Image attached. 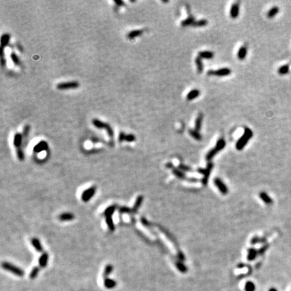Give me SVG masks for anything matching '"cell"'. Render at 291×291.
<instances>
[{"label":"cell","instance_id":"cell-1","mask_svg":"<svg viewBox=\"0 0 291 291\" xmlns=\"http://www.w3.org/2000/svg\"><path fill=\"white\" fill-rule=\"evenodd\" d=\"M92 123H93V125L96 128L106 130V133H107L108 135L109 136V138L110 139L113 138L114 131L111 126H110L109 123H106L104 122V121H102L98 119H93V121H92Z\"/></svg>","mask_w":291,"mask_h":291},{"label":"cell","instance_id":"cell-2","mask_svg":"<svg viewBox=\"0 0 291 291\" xmlns=\"http://www.w3.org/2000/svg\"><path fill=\"white\" fill-rule=\"evenodd\" d=\"M253 136V132L250 130L249 128H245L243 135L242 137L239 139V141L237 142L236 148L239 150H241L244 148V147L247 144V143L249 142L250 138H252Z\"/></svg>","mask_w":291,"mask_h":291},{"label":"cell","instance_id":"cell-3","mask_svg":"<svg viewBox=\"0 0 291 291\" xmlns=\"http://www.w3.org/2000/svg\"><path fill=\"white\" fill-rule=\"evenodd\" d=\"M2 266L5 270L10 272L14 275L19 276V277H23L24 275V271L23 269H21L20 268L12 264H10L9 262H3Z\"/></svg>","mask_w":291,"mask_h":291},{"label":"cell","instance_id":"cell-4","mask_svg":"<svg viewBox=\"0 0 291 291\" xmlns=\"http://www.w3.org/2000/svg\"><path fill=\"white\" fill-rule=\"evenodd\" d=\"M80 86V84L76 81H71V82H61L57 84V88L58 90H70V89H76L78 88Z\"/></svg>","mask_w":291,"mask_h":291},{"label":"cell","instance_id":"cell-5","mask_svg":"<svg viewBox=\"0 0 291 291\" xmlns=\"http://www.w3.org/2000/svg\"><path fill=\"white\" fill-rule=\"evenodd\" d=\"M97 191V187L95 186H92L89 188L86 189L83 191L81 196V199L84 202H88L90 200L91 198H93Z\"/></svg>","mask_w":291,"mask_h":291},{"label":"cell","instance_id":"cell-6","mask_svg":"<svg viewBox=\"0 0 291 291\" xmlns=\"http://www.w3.org/2000/svg\"><path fill=\"white\" fill-rule=\"evenodd\" d=\"M212 167H213V164L211 163V162H210L207 166V168H206V169H203V168L198 169V172L204 175V178H203V180H202V183H203L204 185H207L208 177L210 175V172H211Z\"/></svg>","mask_w":291,"mask_h":291},{"label":"cell","instance_id":"cell-7","mask_svg":"<svg viewBox=\"0 0 291 291\" xmlns=\"http://www.w3.org/2000/svg\"><path fill=\"white\" fill-rule=\"evenodd\" d=\"M208 75L209 76H226L231 73V70L228 68H222L218 70H210L208 72Z\"/></svg>","mask_w":291,"mask_h":291},{"label":"cell","instance_id":"cell-8","mask_svg":"<svg viewBox=\"0 0 291 291\" xmlns=\"http://www.w3.org/2000/svg\"><path fill=\"white\" fill-rule=\"evenodd\" d=\"M48 148H49V146H48V143L45 141H40L38 143L34 146L33 148V151H34L35 153H40L43 152V151H45L48 150Z\"/></svg>","mask_w":291,"mask_h":291},{"label":"cell","instance_id":"cell-9","mask_svg":"<svg viewBox=\"0 0 291 291\" xmlns=\"http://www.w3.org/2000/svg\"><path fill=\"white\" fill-rule=\"evenodd\" d=\"M135 140V136L134 134H126L123 132H120L119 135V142H132Z\"/></svg>","mask_w":291,"mask_h":291},{"label":"cell","instance_id":"cell-10","mask_svg":"<svg viewBox=\"0 0 291 291\" xmlns=\"http://www.w3.org/2000/svg\"><path fill=\"white\" fill-rule=\"evenodd\" d=\"M214 183L216 185V187H218L219 191L221 193L224 195H226L228 193V188L227 187L224 185V183L222 182V181L219 178H216L214 179Z\"/></svg>","mask_w":291,"mask_h":291},{"label":"cell","instance_id":"cell-11","mask_svg":"<svg viewBox=\"0 0 291 291\" xmlns=\"http://www.w3.org/2000/svg\"><path fill=\"white\" fill-rule=\"evenodd\" d=\"M49 254L47 252H43L41 254V256H40L39 259V264L40 268H45L47 267L48 261H49Z\"/></svg>","mask_w":291,"mask_h":291},{"label":"cell","instance_id":"cell-12","mask_svg":"<svg viewBox=\"0 0 291 291\" xmlns=\"http://www.w3.org/2000/svg\"><path fill=\"white\" fill-rule=\"evenodd\" d=\"M23 134H21L20 133H16L15 135H14L13 143H14V146H15V148H16L17 149L21 148L22 143H23Z\"/></svg>","mask_w":291,"mask_h":291},{"label":"cell","instance_id":"cell-13","mask_svg":"<svg viewBox=\"0 0 291 291\" xmlns=\"http://www.w3.org/2000/svg\"><path fill=\"white\" fill-rule=\"evenodd\" d=\"M10 36L8 34H4L2 36L1 38V56L3 57V48L6 46L8 45V44L10 41Z\"/></svg>","mask_w":291,"mask_h":291},{"label":"cell","instance_id":"cell-14","mask_svg":"<svg viewBox=\"0 0 291 291\" xmlns=\"http://www.w3.org/2000/svg\"><path fill=\"white\" fill-rule=\"evenodd\" d=\"M58 218L61 221H71L75 218V216L70 212H64L62 213L59 216Z\"/></svg>","mask_w":291,"mask_h":291},{"label":"cell","instance_id":"cell-15","mask_svg":"<svg viewBox=\"0 0 291 291\" xmlns=\"http://www.w3.org/2000/svg\"><path fill=\"white\" fill-rule=\"evenodd\" d=\"M31 244L34 247V248L36 252H43V247L40 243V241H39V239H36V238H33L31 240Z\"/></svg>","mask_w":291,"mask_h":291},{"label":"cell","instance_id":"cell-16","mask_svg":"<svg viewBox=\"0 0 291 291\" xmlns=\"http://www.w3.org/2000/svg\"><path fill=\"white\" fill-rule=\"evenodd\" d=\"M104 286L107 289H113L116 287L117 282L114 280L107 278L104 279Z\"/></svg>","mask_w":291,"mask_h":291},{"label":"cell","instance_id":"cell-17","mask_svg":"<svg viewBox=\"0 0 291 291\" xmlns=\"http://www.w3.org/2000/svg\"><path fill=\"white\" fill-rule=\"evenodd\" d=\"M239 6L238 3H234V4L232 6L231 11H230V15L231 17L233 19H235L239 16Z\"/></svg>","mask_w":291,"mask_h":291},{"label":"cell","instance_id":"cell-18","mask_svg":"<svg viewBox=\"0 0 291 291\" xmlns=\"http://www.w3.org/2000/svg\"><path fill=\"white\" fill-rule=\"evenodd\" d=\"M117 208V206L116 204L109 206L108 208H106L105 209V210L104 212V215L105 216V217H109V216L112 217L113 214L116 211Z\"/></svg>","mask_w":291,"mask_h":291},{"label":"cell","instance_id":"cell-19","mask_svg":"<svg viewBox=\"0 0 291 291\" xmlns=\"http://www.w3.org/2000/svg\"><path fill=\"white\" fill-rule=\"evenodd\" d=\"M143 201V197L142 196H139L137 198H136V200L135 202L133 208H131L132 212H133L134 213L137 212L138 210V209L139 208V207L141 206Z\"/></svg>","mask_w":291,"mask_h":291},{"label":"cell","instance_id":"cell-20","mask_svg":"<svg viewBox=\"0 0 291 291\" xmlns=\"http://www.w3.org/2000/svg\"><path fill=\"white\" fill-rule=\"evenodd\" d=\"M260 197L262 201L268 205H270L273 203V200H272L271 197L269 196L266 192H261L260 193Z\"/></svg>","mask_w":291,"mask_h":291},{"label":"cell","instance_id":"cell-21","mask_svg":"<svg viewBox=\"0 0 291 291\" xmlns=\"http://www.w3.org/2000/svg\"><path fill=\"white\" fill-rule=\"evenodd\" d=\"M200 94V91L197 89H194L191 90L189 93L187 95V99L188 101L193 100V99L196 98Z\"/></svg>","mask_w":291,"mask_h":291},{"label":"cell","instance_id":"cell-22","mask_svg":"<svg viewBox=\"0 0 291 291\" xmlns=\"http://www.w3.org/2000/svg\"><path fill=\"white\" fill-rule=\"evenodd\" d=\"M113 270V266L111 264H107L105 268L104 272L102 273V277L104 279L109 278V275L111 274V272Z\"/></svg>","mask_w":291,"mask_h":291},{"label":"cell","instance_id":"cell-23","mask_svg":"<svg viewBox=\"0 0 291 291\" xmlns=\"http://www.w3.org/2000/svg\"><path fill=\"white\" fill-rule=\"evenodd\" d=\"M105 221H106V224L107 225V227L111 232H113L115 229V224H114L113 220L111 216H109V217H105Z\"/></svg>","mask_w":291,"mask_h":291},{"label":"cell","instance_id":"cell-24","mask_svg":"<svg viewBox=\"0 0 291 291\" xmlns=\"http://www.w3.org/2000/svg\"><path fill=\"white\" fill-rule=\"evenodd\" d=\"M214 53L209 51H201V52L199 53V57L204 59H212L214 57Z\"/></svg>","mask_w":291,"mask_h":291},{"label":"cell","instance_id":"cell-25","mask_svg":"<svg viewBox=\"0 0 291 291\" xmlns=\"http://www.w3.org/2000/svg\"><path fill=\"white\" fill-rule=\"evenodd\" d=\"M247 47L243 46V47H241L240 49H239V51H238V57L239 60H244L245 57H246V55H247Z\"/></svg>","mask_w":291,"mask_h":291},{"label":"cell","instance_id":"cell-26","mask_svg":"<svg viewBox=\"0 0 291 291\" xmlns=\"http://www.w3.org/2000/svg\"><path fill=\"white\" fill-rule=\"evenodd\" d=\"M202 120H203V115H202V114H200V115L197 116V119L196 120V125H195V130L199 131L201 130Z\"/></svg>","mask_w":291,"mask_h":291},{"label":"cell","instance_id":"cell-27","mask_svg":"<svg viewBox=\"0 0 291 291\" xmlns=\"http://www.w3.org/2000/svg\"><path fill=\"white\" fill-rule=\"evenodd\" d=\"M142 33H143V31L142 30H134L129 32L127 36L129 39H134L135 37H137V36L142 35Z\"/></svg>","mask_w":291,"mask_h":291},{"label":"cell","instance_id":"cell-28","mask_svg":"<svg viewBox=\"0 0 291 291\" xmlns=\"http://www.w3.org/2000/svg\"><path fill=\"white\" fill-rule=\"evenodd\" d=\"M290 71V66L289 65H284L281 67H280L278 69V73L281 75H285L287 74Z\"/></svg>","mask_w":291,"mask_h":291},{"label":"cell","instance_id":"cell-29","mask_svg":"<svg viewBox=\"0 0 291 291\" xmlns=\"http://www.w3.org/2000/svg\"><path fill=\"white\" fill-rule=\"evenodd\" d=\"M279 8L278 6H274L273 7V8H272L270 10L268 11V14H267V16L268 18H274L276 14H277L278 12H279Z\"/></svg>","mask_w":291,"mask_h":291},{"label":"cell","instance_id":"cell-30","mask_svg":"<svg viewBox=\"0 0 291 291\" xmlns=\"http://www.w3.org/2000/svg\"><path fill=\"white\" fill-rule=\"evenodd\" d=\"M195 61H196V64L197 65L198 73H201L202 72H203V69H204V66H203V64H202V58L198 56L196 58V60H195Z\"/></svg>","mask_w":291,"mask_h":291},{"label":"cell","instance_id":"cell-31","mask_svg":"<svg viewBox=\"0 0 291 291\" xmlns=\"http://www.w3.org/2000/svg\"><path fill=\"white\" fill-rule=\"evenodd\" d=\"M257 254H258V252H257L255 249H249L248 251V256H247L248 260L249 261L254 260L257 257Z\"/></svg>","mask_w":291,"mask_h":291},{"label":"cell","instance_id":"cell-32","mask_svg":"<svg viewBox=\"0 0 291 291\" xmlns=\"http://www.w3.org/2000/svg\"><path fill=\"white\" fill-rule=\"evenodd\" d=\"M39 272H40V267L35 266L33 268L31 272L30 275H29V276H30V278L32 280L35 279L38 276Z\"/></svg>","mask_w":291,"mask_h":291},{"label":"cell","instance_id":"cell-33","mask_svg":"<svg viewBox=\"0 0 291 291\" xmlns=\"http://www.w3.org/2000/svg\"><path fill=\"white\" fill-rule=\"evenodd\" d=\"M218 151L215 148L212 149L211 150H210L209 152H208V154H206V160L210 161L212 159V158H214V156L216 154L218 153Z\"/></svg>","mask_w":291,"mask_h":291},{"label":"cell","instance_id":"cell-34","mask_svg":"<svg viewBox=\"0 0 291 291\" xmlns=\"http://www.w3.org/2000/svg\"><path fill=\"white\" fill-rule=\"evenodd\" d=\"M194 22H195L194 18L193 16H189L185 20L182 21L181 24L182 27H187V26H189V25H193Z\"/></svg>","mask_w":291,"mask_h":291},{"label":"cell","instance_id":"cell-35","mask_svg":"<svg viewBox=\"0 0 291 291\" xmlns=\"http://www.w3.org/2000/svg\"><path fill=\"white\" fill-rule=\"evenodd\" d=\"M173 174H174L176 177H177L179 178V179H186L185 174H184V173L182 171L179 170V169H177V168H173Z\"/></svg>","mask_w":291,"mask_h":291},{"label":"cell","instance_id":"cell-36","mask_svg":"<svg viewBox=\"0 0 291 291\" xmlns=\"http://www.w3.org/2000/svg\"><path fill=\"white\" fill-rule=\"evenodd\" d=\"M225 145H226V142L225 141H224V139L221 138L218 142H217L216 145L215 146V148L218 151H220L221 150H222L224 147H225Z\"/></svg>","mask_w":291,"mask_h":291},{"label":"cell","instance_id":"cell-37","mask_svg":"<svg viewBox=\"0 0 291 291\" xmlns=\"http://www.w3.org/2000/svg\"><path fill=\"white\" fill-rule=\"evenodd\" d=\"M189 132L190 135L191 136V137H193L194 139H197V140L198 141H200L202 139V136L197 131L194 130H190Z\"/></svg>","mask_w":291,"mask_h":291},{"label":"cell","instance_id":"cell-38","mask_svg":"<svg viewBox=\"0 0 291 291\" xmlns=\"http://www.w3.org/2000/svg\"><path fill=\"white\" fill-rule=\"evenodd\" d=\"M175 266H176L178 270L181 272H182V273H185V272H187V267L183 263L180 262V261H177V262H176Z\"/></svg>","mask_w":291,"mask_h":291},{"label":"cell","instance_id":"cell-39","mask_svg":"<svg viewBox=\"0 0 291 291\" xmlns=\"http://www.w3.org/2000/svg\"><path fill=\"white\" fill-rule=\"evenodd\" d=\"M207 24H208V20L203 19V20H198V21H195L192 26L196 27H204V26H206Z\"/></svg>","mask_w":291,"mask_h":291},{"label":"cell","instance_id":"cell-40","mask_svg":"<svg viewBox=\"0 0 291 291\" xmlns=\"http://www.w3.org/2000/svg\"><path fill=\"white\" fill-rule=\"evenodd\" d=\"M245 291H255L256 286L255 285H254L253 282L249 281L245 284Z\"/></svg>","mask_w":291,"mask_h":291},{"label":"cell","instance_id":"cell-41","mask_svg":"<svg viewBox=\"0 0 291 291\" xmlns=\"http://www.w3.org/2000/svg\"><path fill=\"white\" fill-rule=\"evenodd\" d=\"M119 212L121 214H130L132 212V209L126 207V206H122L119 208Z\"/></svg>","mask_w":291,"mask_h":291},{"label":"cell","instance_id":"cell-42","mask_svg":"<svg viewBox=\"0 0 291 291\" xmlns=\"http://www.w3.org/2000/svg\"><path fill=\"white\" fill-rule=\"evenodd\" d=\"M10 57L11 59H12V60L13 61V63L18 65H19L20 64V60H19V58H18V57L17 56V55L16 53H12L10 55Z\"/></svg>","mask_w":291,"mask_h":291},{"label":"cell","instance_id":"cell-43","mask_svg":"<svg viewBox=\"0 0 291 291\" xmlns=\"http://www.w3.org/2000/svg\"><path fill=\"white\" fill-rule=\"evenodd\" d=\"M16 153H17V156L18 158V159H19L20 161H23L24 160V153L23 152V149L22 148L17 149Z\"/></svg>","mask_w":291,"mask_h":291},{"label":"cell","instance_id":"cell-44","mask_svg":"<svg viewBox=\"0 0 291 291\" xmlns=\"http://www.w3.org/2000/svg\"><path fill=\"white\" fill-rule=\"evenodd\" d=\"M30 130H31V127H30V126H28V125H27V126H25V127H24L23 134V138H24L27 139V138H28V134H29V132H30Z\"/></svg>","mask_w":291,"mask_h":291},{"label":"cell","instance_id":"cell-45","mask_svg":"<svg viewBox=\"0 0 291 291\" xmlns=\"http://www.w3.org/2000/svg\"><path fill=\"white\" fill-rule=\"evenodd\" d=\"M268 247H269V245H265L264 246H263L262 247H261V249L259 250V251L257 252H258V254H259V255H260V256H262V255H264V253L266 252V250L268 249Z\"/></svg>","mask_w":291,"mask_h":291},{"label":"cell","instance_id":"cell-46","mask_svg":"<svg viewBox=\"0 0 291 291\" xmlns=\"http://www.w3.org/2000/svg\"><path fill=\"white\" fill-rule=\"evenodd\" d=\"M266 241V239H262V240H261V239H260L259 237H253V239L252 240V244H256L257 243H259V242H261V241Z\"/></svg>","mask_w":291,"mask_h":291},{"label":"cell","instance_id":"cell-47","mask_svg":"<svg viewBox=\"0 0 291 291\" xmlns=\"http://www.w3.org/2000/svg\"><path fill=\"white\" fill-rule=\"evenodd\" d=\"M179 167L180 169H181V170L183 171H191V168H189V167H186V166L183 165V164H180Z\"/></svg>","mask_w":291,"mask_h":291},{"label":"cell","instance_id":"cell-48","mask_svg":"<svg viewBox=\"0 0 291 291\" xmlns=\"http://www.w3.org/2000/svg\"><path fill=\"white\" fill-rule=\"evenodd\" d=\"M115 3H116V5L118 6H121L124 4V2L123 1H121V0H119V1H115Z\"/></svg>","mask_w":291,"mask_h":291},{"label":"cell","instance_id":"cell-49","mask_svg":"<svg viewBox=\"0 0 291 291\" xmlns=\"http://www.w3.org/2000/svg\"><path fill=\"white\" fill-rule=\"evenodd\" d=\"M268 291H278V290H277V289H276L274 288H271Z\"/></svg>","mask_w":291,"mask_h":291}]
</instances>
